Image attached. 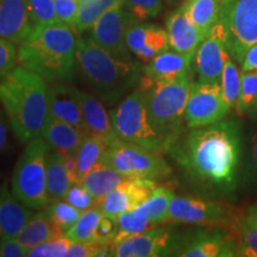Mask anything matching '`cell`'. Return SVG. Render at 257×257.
Segmentation results:
<instances>
[{"label":"cell","instance_id":"484cf974","mask_svg":"<svg viewBox=\"0 0 257 257\" xmlns=\"http://www.w3.org/2000/svg\"><path fill=\"white\" fill-rule=\"evenodd\" d=\"M128 179L134 178L121 174L120 172L106 165L102 161H99L87 173L81 184L92 193L95 199H100Z\"/></svg>","mask_w":257,"mask_h":257},{"label":"cell","instance_id":"ab89813d","mask_svg":"<svg viewBox=\"0 0 257 257\" xmlns=\"http://www.w3.org/2000/svg\"><path fill=\"white\" fill-rule=\"evenodd\" d=\"M70 240L68 237H57V238L47 240L38 244L36 246H32L29 250V257H62L67 256L68 249L70 246Z\"/></svg>","mask_w":257,"mask_h":257},{"label":"cell","instance_id":"44dd1931","mask_svg":"<svg viewBox=\"0 0 257 257\" xmlns=\"http://www.w3.org/2000/svg\"><path fill=\"white\" fill-rule=\"evenodd\" d=\"M166 25L169 47L180 54L194 56L205 36L184 10L180 8L173 12L167 19Z\"/></svg>","mask_w":257,"mask_h":257},{"label":"cell","instance_id":"5b68a950","mask_svg":"<svg viewBox=\"0 0 257 257\" xmlns=\"http://www.w3.org/2000/svg\"><path fill=\"white\" fill-rule=\"evenodd\" d=\"M192 85L189 72H186L169 82L142 88L146 92L150 120L170 148L178 140L185 121V110Z\"/></svg>","mask_w":257,"mask_h":257},{"label":"cell","instance_id":"2e32d148","mask_svg":"<svg viewBox=\"0 0 257 257\" xmlns=\"http://www.w3.org/2000/svg\"><path fill=\"white\" fill-rule=\"evenodd\" d=\"M226 54L224 28L217 22L195 53V68L199 81L220 82Z\"/></svg>","mask_w":257,"mask_h":257},{"label":"cell","instance_id":"9c48e42d","mask_svg":"<svg viewBox=\"0 0 257 257\" xmlns=\"http://www.w3.org/2000/svg\"><path fill=\"white\" fill-rule=\"evenodd\" d=\"M100 161L130 178L161 180L172 174V168L160 154L123 140L107 147Z\"/></svg>","mask_w":257,"mask_h":257},{"label":"cell","instance_id":"4dcf8cb0","mask_svg":"<svg viewBox=\"0 0 257 257\" xmlns=\"http://www.w3.org/2000/svg\"><path fill=\"white\" fill-rule=\"evenodd\" d=\"M121 4H125V0H80L78 15L73 27L74 31L88 30L107 10Z\"/></svg>","mask_w":257,"mask_h":257},{"label":"cell","instance_id":"f6af8a7d","mask_svg":"<svg viewBox=\"0 0 257 257\" xmlns=\"http://www.w3.org/2000/svg\"><path fill=\"white\" fill-rule=\"evenodd\" d=\"M117 234V221L114 218L102 216L94 231V238L100 242H111Z\"/></svg>","mask_w":257,"mask_h":257},{"label":"cell","instance_id":"30bf717a","mask_svg":"<svg viewBox=\"0 0 257 257\" xmlns=\"http://www.w3.org/2000/svg\"><path fill=\"white\" fill-rule=\"evenodd\" d=\"M242 219L238 210L229 205L192 197L174 195L169 206L168 221L204 226L227 227L238 225Z\"/></svg>","mask_w":257,"mask_h":257},{"label":"cell","instance_id":"7c38bea8","mask_svg":"<svg viewBox=\"0 0 257 257\" xmlns=\"http://www.w3.org/2000/svg\"><path fill=\"white\" fill-rule=\"evenodd\" d=\"M136 18L124 9V4L117 5L98 18L92 27L91 38L98 46L110 51L120 59L131 60L126 44L128 29L136 24Z\"/></svg>","mask_w":257,"mask_h":257},{"label":"cell","instance_id":"d590c367","mask_svg":"<svg viewBox=\"0 0 257 257\" xmlns=\"http://www.w3.org/2000/svg\"><path fill=\"white\" fill-rule=\"evenodd\" d=\"M46 211L50 219L56 225H59L61 229L66 231V232L76 223V220L79 219L82 213L81 211L74 207L73 205H70L64 199L50 201Z\"/></svg>","mask_w":257,"mask_h":257},{"label":"cell","instance_id":"8d00e7d4","mask_svg":"<svg viewBox=\"0 0 257 257\" xmlns=\"http://www.w3.org/2000/svg\"><path fill=\"white\" fill-rule=\"evenodd\" d=\"M236 108L240 114L257 111V70L242 72L240 93Z\"/></svg>","mask_w":257,"mask_h":257},{"label":"cell","instance_id":"f35d334b","mask_svg":"<svg viewBox=\"0 0 257 257\" xmlns=\"http://www.w3.org/2000/svg\"><path fill=\"white\" fill-rule=\"evenodd\" d=\"M111 242H100V240L91 239L85 242H72L67 252L69 257H96V256H111Z\"/></svg>","mask_w":257,"mask_h":257},{"label":"cell","instance_id":"7dc6e473","mask_svg":"<svg viewBox=\"0 0 257 257\" xmlns=\"http://www.w3.org/2000/svg\"><path fill=\"white\" fill-rule=\"evenodd\" d=\"M242 72H250V70H257V43L253 44L246 50L242 62Z\"/></svg>","mask_w":257,"mask_h":257},{"label":"cell","instance_id":"d6a6232c","mask_svg":"<svg viewBox=\"0 0 257 257\" xmlns=\"http://www.w3.org/2000/svg\"><path fill=\"white\" fill-rule=\"evenodd\" d=\"M104 216L98 207H91L83 211L76 223L66 232L72 242H85L94 238V231L101 217Z\"/></svg>","mask_w":257,"mask_h":257},{"label":"cell","instance_id":"7a4b0ae2","mask_svg":"<svg viewBox=\"0 0 257 257\" xmlns=\"http://www.w3.org/2000/svg\"><path fill=\"white\" fill-rule=\"evenodd\" d=\"M48 92L46 80L22 66L0 80V104L21 143L41 137L49 117Z\"/></svg>","mask_w":257,"mask_h":257},{"label":"cell","instance_id":"e575fe53","mask_svg":"<svg viewBox=\"0 0 257 257\" xmlns=\"http://www.w3.org/2000/svg\"><path fill=\"white\" fill-rule=\"evenodd\" d=\"M238 257H257V223L245 214L238 223Z\"/></svg>","mask_w":257,"mask_h":257},{"label":"cell","instance_id":"52a82bcc","mask_svg":"<svg viewBox=\"0 0 257 257\" xmlns=\"http://www.w3.org/2000/svg\"><path fill=\"white\" fill-rule=\"evenodd\" d=\"M110 115L114 133L120 140L160 155L172 149L154 127L148 111L146 92L141 87L128 93Z\"/></svg>","mask_w":257,"mask_h":257},{"label":"cell","instance_id":"f907efd6","mask_svg":"<svg viewBox=\"0 0 257 257\" xmlns=\"http://www.w3.org/2000/svg\"><path fill=\"white\" fill-rule=\"evenodd\" d=\"M252 157L253 161H255L256 167H257V135H255L252 138Z\"/></svg>","mask_w":257,"mask_h":257},{"label":"cell","instance_id":"ffe728a7","mask_svg":"<svg viewBox=\"0 0 257 257\" xmlns=\"http://www.w3.org/2000/svg\"><path fill=\"white\" fill-rule=\"evenodd\" d=\"M31 31L27 0H0V38L21 44Z\"/></svg>","mask_w":257,"mask_h":257},{"label":"cell","instance_id":"4316f807","mask_svg":"<svg viewBox=\"0 0 257 257\" xmlns=\"http://www.w3.org/2000/svg\"><path fill=\"white\" fill-rule=\"evenodd\" d=\"M221 0H185L181 9L206 37L219 18Z\"/></svg>","mask_w":257,"mask_h":257},{"label":"cell","instance_id":"ba28073f","mask_svg":"<svg viewBox=\"0 0 257 257\" xmlns=\"http://www.w3.org/2000/svg\"><path fill=\"white\" fill-rule=\"evenodd\" d=\"M218 22L224 28L227 53L240 63L257 43V0H221Z\"/></svg>","mask_w":257,"mask_h":257},{"label":"cell","instance_id":"83f0119b","mask_svg":"<svg viewBox=\"0 0 257 257\" xmlns=\"http://www.w3.org/2000/svg\"><path fill=\"white\" fill-rule=\"evenodd\" d=\"M72 181L64 166L63 155L56 152H49L47 157V187L50 201L66 197Z\"/></svg>","mask_w":257,"mask_h":257},{"label":"cell","instance_id":"e0dca14e","mask_svg":"<svg viewBox=\"0 0 257 257\" xmlns=\"http://www.w3.org/2000/svg\"><path fill=\"white\" fill-rule=\"evenodd\" d=\"M193 57V55H185L178 51L166 50L154 57L142 69L138 87L146 89L179 78L184 73L189 72Z\"/></svg>","mask_w":257,"mask_h":257},{"label":"cell","instance_id":"d6986e66","mask_svg":"<svg viewBox=\"0 0 257 257\" xmlns=\"http://www.w3.org/2000/svg\"><path fill=\"white\" fill-rule=\"evenodd\" d=\"M48 94H49V113L75 126L85 136H89L79 100V89L62 83H56L49 88Z\"/></svg>","mask_w":257,"mask_h":257},{"label":"cell","instance_id":"7bdbcfd3","mask_svg":"<svg viewBox=\"0 0 257 257\" xmlns=\"http://www.w3.org/2000/svg\"><path fill=\"white\" fill-rule=\"evenodd\" d=\"M18 61V51L15 44L0 38V80L16 67Z\"/></svg>","mask_w":257,"mask_h":257},{"label":"cell","instance_id":"277c9868","mask_svg":"<svg viewBox=\"0 0 257 257\" xmlns=\"http://www.w3.org/2000/svg\"><path fill=\"white\" fill-rule=\"evenodd\" d=\"M76 42L69 25L55 23L36 28L19 44L18 62L46 81H64L72 78L76 66Z\"/></svg>","mask_w":257,"mask_h":257},{"label":"cell","instance_id":"3957f363","mask_svg":"<svg viewBox=\"0 0 257 257\" xmlns=\"http://www.w3.org/2000/svg\"><path fill=\"white\" fill-rule=\"evenodd\" d=\"M76 64L92 94L108 106L117 104L138 87L143 69L133 59L112 55L92 38H79L76 42Z\"/></svg>","mask_w":257,"mask_h":257},{"label":"cell","instance_id":"9a60e30c","mask_svg":"<svg viewBox=\"0 0 257 257\" xmlns=\"http://www.w3.org/2000/svg\"><path fill=\"white\" fill-rule=\"evenodd\" d=\"M238 242L225 227L199 231L185 240H179L175 256L232 257L237 256Z\"/></svg>","mask_w":257,"mask_h":257},{"label":"cell","instance_id":"60d3db41","mask_svg":"<svg viewBox=\"0 0 257 257\" xmlns=\"http://www.w3.org/2000/svg\"><path fill=\"white\" fill-rule=\"evenodd\" d=\"M125 4L138 22L156 17L163 8V0H125Z\"/></svg>","mask_w":257,"mask_h":257},{"label":"cell","instance_id":"7402d4cb","mask_svg":"<svg viewBox=\"0 0 257 257\" xmlns=\"http://www.w3.org/2000/svg\"><path fill=\"white\" fill-rule=\"evenodd\" d=\"M79 100L89 136L102 141L107 147L118 142L120 138L114 133L111 115L106 111L104 102L93 94L83 91H79Z\"/></svg>","mask_w":257,"mask_h":257},{"label":"cell","instance_id":"836d02e7","mask_svg":"<svg viewBox=\"0 0 257 257\" xmlns=\"http://www.w3.org/2000/svg\"><path fill=\"white\" fill-rule=\"evenodd\" d=\"M115 221H117V234L113 238V242H118L131 234L144 232L156 226L136 208L118 216L115 218Z\"/></svg>","mask_w":257,"mask_h":257},{"label":"cell","instance_id":"74e56055","mask_svg":"<svg viewBox=\"0 0 257 257\" xmlns=\"http://www.w3.org/2000/svg\"><path fill=\"white\" fill-rule=\"evenodd\" d=\"M32 30L40 27L60 23L56 16L55 0H27Z\"/></svg>","mask_w":257,"mask_h":257},{"label":"cell","instance_id":"603a6c76","mask_svg":"<svg viewBox=\"0 0 257 257\" xmlns=\"http://www.w3.org/2000/svg\"><path fill=\"white\" fill-rule=\"evenodd\" d=\"M31 216L30 207L10 192L8 184L0 185V238L17 237Z\"/></svg>","mask_w":257,"mask_h":257},{"label":"cell","instance_id":"1f68e13d","mask_svg":"<svg viewBox=\"0 0 257 257\" xmlns=\"http://www.w3.org/2000/svg\"><path fill=\"white\" fill-rule=\"evenodd\" d=\"M240 83H242V73L237 68L234 60L229 53L225 57L223 74H221L220 86L223 92V98L230 110L236 106L240 93Z\"/></svg>","mask_w":257,"mask_h":257},{"label":"cell","instance_id":"f1b7e54d","mask_svg":"<svg viewBox=\"0 0 257 257\" xmlns=\"http://www.w3.org/2000/svg\"><path fill=\"white\" fill-rule=\"evenodd\" d=\"M107 146L93 136H87L75 153V174L73 184H81L87 173L101 160Z\"/></svg>","mask_w":257,"mask_h":257},{"label":"cell","instance_id":"681fc988","mask_svg":"<svg viewBox=\"0 0 257 257\" xmlns=\"http://www.w3.org/2000/svg\"><path fill=\"white\" fill-rule=\"evenodd\" d=\"M248 216L251 218L252 220H255L256 223H257V202L256 204H253L252 206H250L249 207V210H248Z\"/></svg>","mask_w":257,"mask_h":257},{"label":"cell","instance_id":"b9f144b4","mask_svg":"<svg viewBox=\"0 0 257 257\" xmlns=\"http://www.w3.org/2000/svg\"><path fill=\"white\" fill-rule=\"evenodd\" d=\"M63 199L81 212L94 207L96 201L92 193L82 184H73Z\"/></svg>","mask_w":257,"mask_h":257},{"label":"cell","instance_id":"6da1fadb","mask_svg":"<svg viewBox=\"0 0 257 257\" xmlns=\"http://www.w3.org/2000/svg\"><path fill=\"white\" fill-rule=\"evenodd\" d=\"M239 156L238 125L221 120L195 127L178 153L179 162L192 176L224 189L233 187Z\"/></svg>","mask_w":257,"mask_h":257},{"label":"cell","instance_id":"4fadbf2b","mask_svg":"<svg viewBox=\"0 0 257 257\" xmlns=\"http://www.w3.org/2000/svg\"><path fill=\"white\" fill-rule=\"evenodd\" d=\"M179 240L166 227H153L144 232L112 240L111 256L117 257H159L175 255Z\"/></svg>","mask_w":257,"mask_h":257},{"label":"cell","instance_id":"f546056e","mask_svg":"<svg viewBox=\"0 0 257 257\" xmlns=\"http://www.w3.org/2000/svg\"><path fill=\"white\" fill-rule=\"evenodd\" d=\"M173 197L174 194L170 189L157 186L149 199H147L142 205L136 207V210L157 226L159 224L168 221L169 206Z\"/></svg>","mask_w":257,"mask_h":257},{"label":"cell","instance_id":"d4e9b609","mask_svg":"<svg viewBox=\"0 0 257 257\" xmlns=\"http://www.w3.org/2000/svg\"><path fill=\"white\" fill-rule=\"evenodd\" d=\"M64 231L50 219L47 211H43L35 216L32 214L28 223L18 233L17 239L22 245L30 249L47 240L62 237Z\"/></svg>","mask_w":257,"mask_h":257},{"label":"cell","instance_id":"ac0fdd59","mask_svg":"<svg viewBox=\"0 0 257 257\" xmlns=\"http://www.w3.org/2000/svg\"><path fill=\"white\" fill-rule=\"evenodd\" d=\"M126 44L130 53L140 62L147 64L154 57L168 50V34L167 30L155 25L134 24L127 31Z\"/></svg>","mask_w":257,"mask_h":257},{"label":"cell","instance_id":"bcb514c9","mask_svg":"<svg viewBox=\"0 0 257 257\" xmlns=\"http://www.w3.org/2000/svg\"><path fill=\"white\" fill-rule=\"evenodd\" d=\"M29 250L18 242L17 237L0 238V257H24L28 256Z\"/></svg>","mask_w":257,"mask_h":257},{"label":"cell","instance_id":"c3c4849f","mask_svg":"<svg viewBox=\"0 0 257 257\" xmlns=\"http://www.w3.org/2000/svg\"><path fill=\"white\" fill-rule=\"evenodd\" d=\"M4 108L0 107V154H3L8 148L9 142V126Z\"/></svg>","mask_w":257,"mask_h":257},{"label":"cell","instance_id":"8fae6325","mask_svg":"<svg viewBox=\"0 0 257 257\" xmlns=\"http://www.w3.org/2000/svg\"><path fill=\"white\" fill-rule=\"evenodd\" d=\"M229 111L220 82H193L185 110V123L189 128L218 123Z\"/></svg>","mask_w":257,"mask_h":257},{"label":"cell","instance_id":"cb8c5ba5","mask_svg":"<svg viewBox=\"0 0 257 257\" xmlns=\"http://www.w3.org/2000/svg\"><path fill=\"white\" fill-rule=\"evenodd\" d=\"M41 137L46 141L53 152L59 153L61 155H68L76 153L82 141L87 136H85L73 125L49 113Z\"/></svg>","mask_w":257,"mask_h":257},{"label":"cell","instance_id":"8992f818","mask_svg":"<svg viewBox=\"0 0 257 257\" xmlns=\"http://www.w3.org/2000/svg\"><path fill=\"white\" fill-rule=\"evenodd\" d=\"M50 148L43 138L28 142L16 163L11 180V191L25 206L42 210L49 205L47 187V157Z\"/></svg>","mask_w":257,"mask_h":257},{"label":"cell","instance_id":"ee69618b","mask_svg":"<svg viewBox=\"0 0 257 257\" xmlns=\"http://www.w3.org/2000/svg\"><path fill=\"white\" fill-rule=\"evenodd\" d=\"M79 4L80 0H55L56 16L60 23L73 28L78 15Z\"/></svg>","mask_w":257,"mask_h":257},{"label":"cell","instance_id":"5bb4252c","mask_svg":"<svg viewBox=\"0 0 257 257\" xmlns=\"http://www.w3.org/2000/svg\"><path fill=\"white\" fill-rule=\"evenodd\" d=\"M157 187L155 180L128 179L121 182L117 188L100 199H96L95 207L102 212L104 216L117 218L142 205L149 199Z\"/></svg>","mask_w":257,"mask_h":257}]
</instances>
